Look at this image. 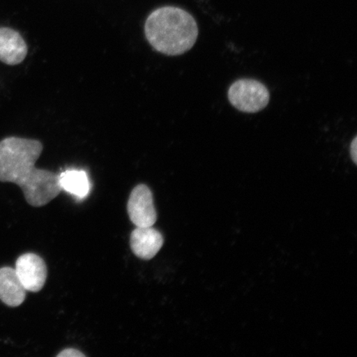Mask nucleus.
I'll return each instance as SVG.
<instances>
[{"label": "nucleus", "instance_id": "f257e3e1", "mask_svg": "<svg viewBox=\"0 0 357 357\" xmlns=\"http://www.w3.org/2000/svg\"><path fill=\"white\" fill-rule=\"evenodd\" d=\"M43 151L41 142L17 137L0 141V181L13 183L33 207H42L59 195L58 175L35 167Z\"/></svg>", "mask_w": 357, "mask_h": 357}, {"label": "nucleus", "instance_id": "f03ea898", "mask_svg": "<svg viewBox=\"0 0 357 357\" xmlns=\"http://www.w3.org/2000/svg\"><path fill=\"white\" fill-rule=\"evenodd\" d=\"M144 30L151 46L169 56L190 51L199 36L194 17L175 6L160 7L151 12L146 20Z\"/></svg>", "mask_w": 357, "mask_h": 357}, {"label": "nucleus", "instance_id": "7ed1b4c3", "mask_svg": "<svg viewBox=\"0 0 357 357\" xmlns=\"http://www.w3.org/2000/svg\"><path fill=\"white\" fill-rule=\"evenodd\" d=\"M231 105L243 113L253 114L264 109L270 102V92L261 82L241 79L231 84L227 92Z\"/></svg>", "mask_w": 357, "mask_h": 357}, {"label": "nucleus", "instance_id": "20e7f679", "mask_svg": "<svg viewBox=\"0 0 357 357\" xmlns=\"http://www.w3.org/2000/svg\"><path fill=\"white\" fill-rule=\"evenodd\" d=\"M130 220L137 227H153L158 220L153 192L149 187L141 184L132 190L128 202Z\"/></svg>", "mask_w": 357, "mask_h": 357}, {"label": "nucleus", "instance_id": "39448f33", "mask_svg": "<svg viewBox=\"0 0 357 357\" xmlns=\"http://www.w3.org/2000/svg\"><path fill=\"white\" fill-rule=\"evenodd\" d=\"M15 271L26 291L38 292L46 283V263L36 254L26 253L17 258Z\"/></svg>", "mask_w": 357, "mask_h": 357}, {"label": "nucleus", "instance_id": "423d86ee", "mask_svg": "<svg viewBox=\"0 0 357 357\" xmlns=\"http://www.w3.org/2000/svg\"><path fill=\"white\" fill-rule=\"evenodd\" d=\"M163 243V236L153 227H137L131 234L132 251L142 260L153 259L162 248Z\"/></svg>", "mask_w": 357, "mask_h": 357}, {"label": "nucleus", "instance_id": "0eeeda50", "mask_svg": "<svg viewBox=\"0 0 357 357\" xmlns=\"http://www.w3.org/2000/svg\"><path fill=\"white\" fill-rule=\"evenodd\" d=\"M28 55V46L19 32L0 28V61L8 66L22 63Z\"/></svg>", "mask_w": 357, "mask_h": 357}, {"label": "nucleus", "instance_id": "6e6552de", "mask_svg": "<svg viewBox=\"0 0 357 357\" xmlns=\"http://www.w3.org/2000/svg\"><path fill=\"white\" fill-rule=\"evenodd\" d=\"M26 293L15 269L0 268V301L4 305L12 307L20 306L25 301Z\"/></svg>", "mask_w": 357, "mask_h": 357}, {"label": "nucleus", "instance_id": "1a4fd4ad", "mask_svg": "<svg viewBox=\"0 0 357 357\" xmlns=\"http://www.w3.org/2000/svg\"><path fill=\"white\" fill-rule=\"evenodd\" d=\"M58 181L61 190L75 196L77 199H84L91 191L87 173L79 169H68L58 175Z\"/></svg>", "mask_w": 357, "mask_h": 357}, {"label": "nucleus", "instance_id": "9d476101", "mask_svg": "<svg viewBox=\"0 0 357 357\" xmlns=\"http://www.w3.org/2000/svg\"><path fill=\"white\" fill-rule=\"evenodd\" d=\"M58 357H83L86 356L82 352H80L77 349H73V348H70V349H66L64 351H62L61 354L57 355Z\"/></svg>", "mask_w": 357, "mask_h": 357}, {"label": "nucleus", "instance_id": "9b49d317", "mask_svg": "<svg viewBox=\"0 0 357 357\" xmlns=\"http://www.w3.org/2000/svg\"><path fill=\"white\" fill-rule=\"evenodd\" d=\"M356 142H357V138L356 137L354 138V141H352L351 144V149H350V151H351V158L352 160H354V162L355 164L357 163L356 162V159H357V150H356V147H357V144H356Z\"/></svg>", "mask_w": 357, "mask_h": 357}]
</instances>
